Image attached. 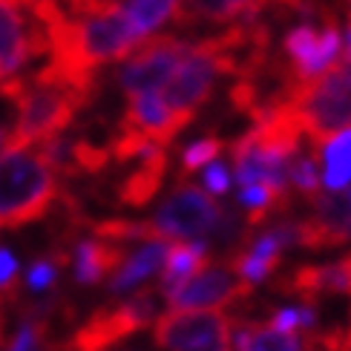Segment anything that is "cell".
<instances>
[{
	"label": "cell",
	"instance_id": "6da1fadb",
	"mask_svg": "<svg viewBox=\"0 0 351 351\" xmlns=\"http://www.w3.org/2000/svg\"><path fill=\"white\" fill-rule=\"evenodd\" d=\"M90 84L93 81L66 75L47 64L21 84L9 86L3 95L14 101L18 115L6 144H40L52 136H61L90 95Z\"/></svg>",
	"mask_w": 351,
	"mask_h": 351
},
{
	"label": "cell",
	"instance_id": "7a4b0ae2",
	"mask_svg": "<svg viewBox=\"0 0 351 351\" xmlns=\"http://www.w3.org/2000/svg\"><path fill=\"white\" fill-rule=\"evenodd\" d=\"M61 14V6L38 0H0V93L32 75L35 61L49 64Z\"/></svg>",
	"mask_w": 351,
	"mask_h": 351
},
{
	"label": "cell",
	"instance_id": "3957f363",
	"mask_svg": "<svg viewBox=\"0 0 351 351\" xmlns=\"http://www.w3.org/2000/svg\"><path fill=\"white\" fill-rule=\"evenodd\" d=\"M58 179L38 144H3L0 150V225L35 222L52 208Z\"/></svg>",
	"mask_w": 351,
	"mask_h": 351
},
{
	"label": "cell",
	"instance_id": "277c9868",
	"mask_svg": "<svg viewBox=\"0 0 351 351\" xmlns=\"http://www.w3.org/2000/svg\"><path fill=\"white\" fill-rule=\"evenodd\" d=\"M280 104L291 112L311 144L351 127V55L334 61L323 75L305 81Z\"/></svg>",
	"mask_w": 351,
	"mask_h": 351
},
{
	"label": "cell",
	"instance_id": "5b68a950",
	"mask_svg": "<svg viewBox=\"0 0 351 351\" xmlns=\"http://www.w3.org/2000/svg\"><path fill=\"white\" fill-rule=\"evenodd\" d=\"M228 213L219 208L216 199L204 187L196 184H182L179 190L162 202V208L156 210L150 230L156 239H173V242H204L219 239Z\"/></svg>",
	"mask_w": 351,
	"mask_h": 351
},
{
	"label": "cell",
	"instance_id": "8992f818",
	"mask_svg": "<svg viewBox=\"0 0 351 351\" xmlns=\"http://www.w3.org/2000/svg\"><path fill=\"white\" fill-rule=\"evenodd\" d=\"M228 72L225 58L219 52L216 38H204L190 43L184 58L176 66V72L170 75V81L162 86V101L170 107V112H176L182 121L190 124V119L196 115V110L210 98L216 78Z\"/></svg>",
	"mask_w": 351,
	"mask_h": 351
},
{
	"label": "cell",
	"instance_id": "52a82bcc",
	"mask_svg": "<svg viewBox=\"0 0 351 351\" xmlns=\"http://www.w3.org/2000/svg\"><path fill=\"white\" fill-rule=\"evenodd\" d=\"M233 319L225 311H167L153 337L165 351H228Z\"/></svg>",
	"mask_w": 351,
	"mask_h": 351
},
{
	"label": "cell",
	"instance_id": "ba28073f",
	"mask_svg": "<svg viewBox=\"0 0 351 351\" xmlns=\"http://www.w3.org/2000/svg\"><path fill=\"white\" fill-rule=\"evenodd\" d=\"M156 319V294L144 291L136 294L112 308L95 311L86 323L78 328L75 340H72V351H107L115 343H121L130 334L141 331L144 326H150Z\"/></svg>",
	"mask_w": 351,
	"mask_h": 351
},
{
	"label": "cell",
	"instance_id": "9c48e42d",
	"mask_svg": "<svg viewBox=\"0 0 351 351\" xmlns=\"http://www.w3.org/2000/svg\"><path fill=\"white\" fill-rule=\"evenodd\" d=\"M187 47L190 43L182 38L153 35L136 52H130L119 69V84L127 93V98L141 93H162V86L170 81Z\"/></svg>",
	"mask_w": 351,
	"mask_h": 351
},
{
	"label": "cell",
	"instance_id": "30bf717a",
	"mask_svg": "<svg viewBox=\"0 0 351 351\" xmlns=\"http://www.w3.org/2000/svg\"><path fill=\"white\" fill-rule=\"evenodd\" d=\"M251 294L230 262H208L199 274H193L182 285L167 291V311H219L225 305L239 302L242 297Z\"/></svg>",
	"mask_w": 351,
	"mask_h": 351
},
{
	"label": "cell",
	"instance_id": "8fae6325",
	"mask_svg": "<svg viewBox=\"0 0 351 351\" xmlns=\"http://www.w3.org/2000/svg\"><path fill=\"white\" fill-rule=\"evenodd\" d=\"M343 49V35L340 29L331 21H326L323 26H311V23H300L285 35V52L291 58V81L297 86L311 81L340 58Z\"/></svg>",
	"mask_w": 351,
	"mask_h": 351
},
{
	"label": "cell",
	"instance_id": "7c38bea8",
	"mask_svg": "<svg viewBox=\"0 0 351 351\" xmlns=\"http://www.w3.org/2000/svg\"><path fill=\"white\" fill-rule=\"evenodd\" d=\"M297 245L323 251L351 242V184L337 193H317L311 199V216L297 219Z\"/></svg>",
	"mask_w": 351,
	"mask_h": 351
},
{
	"label": "cell",
	"instance_id": "4fadbf2b",
	"mask_svg": "<svg viewBox=\"0 0 351 351\" xmlns=\"http://www.w3.org/2000/svg\"><path fill=\"white\" fill-rule=\"evenodd\" d=\"M276 291H285L291 297H300L305 302L317 305L323 297L348 294L351 297V254L328 265H300L282 280H276Z\"/></svg>",
	"mask_w": 351,
	"mask_h": 351
},
{
	"label": "cell",
	"instance_id": "5bb4252c",
	"mask_svg": "<svg viewBox=\"0 0 351 351\" xmlns=\"http://www.w3.org/2000/svg\"><path fill=\"white\" fill-rule=\"evenodd\" d=\"M187 121H182L176 112H170V107L162 101L158 93H141V95H130V104L124 112V127L127 133H136L141 138H147L153 144H167L173 141V136L184 130Z\"/></svg>",
	"mask_w": 351,
	"mask_h": 351
},
{
	"label": "cell",
	"instance_id": "9a60e30c",
	"mask_svg": "<svg viewBox=\"0 0 351 351\" xmlns=\"http://www.w3.org/2000/svg\"><path fill=\"white\" fill-rule=\"evenodd\" d=\"M165 239H147L141 242L133 254H124V259L119 262L112 280H110V291L112 294H127V291L138 288L144 280H150L153 274L162 271L165 265V254H167Z\"/></svg>",
	"mask_w": 351,
	"mask_h": 351
},
{
	"label": "cell",
	"instance_id": "2e32d148",
	"mask_svg": "<svg viewBox=\"0 0 351 351\" xmlns=\"http://www.w3.org/2000/svg\"><path fill=\"white\" fill-rule=\"evenodd\" d=\"M124 242H112V239H81L75 247V256H72V265H75V280L81 285H95L101 282L110 271L119 268V262L124 259Z\"/></svg>",
	"mask_w": 351,
	"mask_h": 351
},
{
	"label": "cell",
	"instance_id": "e0dca14e",
	"mask_svg": "<svg viewBox=\"0 0 351 351\" xmlns=\"http://www.w3.org/2000/svg\"><path fill=\"white\" fill-rule=\"evenodd\" d=\"M317 162H319V182L328 193L351 184V127L334 133L331 138L314 144Z\"/></svg>",
	"mask_w": 351,
	"mask_h": 351
},
{
	"label": "cell",
	"instance_id": "ac0fdd59",
	"mask_svg": "<svg viewBox=\"0 0 351 351\" xmlns=\"http://www.w3.org/2000/svg\"><path fill=\"white\" fill-rule=\"evenodd\" d=\"M230 346L237 351H305V337L276 331L265 323H233Z\"/></svg>",
	"mask_w": 351,
	"mask_h": 351
},
{
	"label": "cell",
	"instance_id": "d6986e66",
	"mask_svg": "<svg viewBox=\"0 0 351 351\" xmlns=\"http://www.w3.org/2000/svg\"><path fill=\"white\" fill-rule=\"evenodd\" d=\"M138 162H141V167L130 176L121 187V199L127 204H136V208L138 204H147L158 193V187H162L165 170H167V150L156 144V147H150Z\"/></svg>",
	"mask_w": 351,
	"mask_h": 351
},
{
	"label": "cell",
	"instance_id": "ffe728a7",
	"mask_svg": "<svg viewBox=\"0 0 351 351\" xmlns=\"http://www.w3.org/2000/svg\"><path fill=\"white\" fill-rule=\"evenodd\" d=\"M208 245L204 242H170L162 265V294L182 285L193 274L208 265Z\"/></svg>",
	"mask_w": 351,
	"mask_h": 351
},
{
	"label": "cell",
	"instance_id": "44dd1931",
	"mask_svg": "<svg viewBox=\"0 0 351 351\" xmlns=\"http://www.w3.org/2000/svg\"><path fill=\"white\" fill-rule=\"evenodd\" d=\"M288 190H297L305 199H314L319 193V162H317V150L305 153L302 147L291 156L288 162Z\"/></svg>",
	"mask_w": 351,
	"mask_h": 351
},
{
	"label": "cell",
	"instance_id": "7402d4cb",
	"mask_svg": "<svg viewBox=\"0 0 351 351\" xmlns=\"http://www.w3.org/2000/svg\"><path fill=\"white\" fill-rule=\"evenodd\" d=\"M219 153H222V141H219V138L193 141V144H190V147L184 150V156H182V176L196 173V170H202V167L213 165L216 158H219Z\"/></svg>",
	"mask_w": 351,
	"mask_h": 351
},
{
	"label": "cell",
	"instance_id": "603a6c76",
	"mask_svg": "<svg viewBox=\"0 0 351 351\" xmlns=\"http://www.w3.org/2000/svg\"><path fill=\"white\" fill-rule=\"evenodd\" d=\"M58 276V265L52 259H35L26 271V285L29 291H47Z\"/></svg>",
	"mask_w": 351,
	"mask_h": 351
},
{
	"label": "cell",
	"instance_id": "cb8c5ba5",
	"mask_svg": "<svg viewBox=\"0 0 351 351\" xmlns=\"http://www.w3.org/2000/svg\"><path fill=\"white\" fill-rule=\"evenodd\" d=\"M204 190L213 193V196L228 193L230 190V170L225 165H219V162L208 165V170H204Z\"/></svg>",
	"mask_w": 351,
	"mask_h": 351
},
{
	"label": "cell",
	"instance_id": "d4e9b609",
	"mask_svg": "<svg viewBox=\"0 0 351 351\" xmlns=\"http://www.w3.org/2000/svg\"><path fill=\"white\" fill-rule=\"evenodd\" d=\"M14 280H18V259H14L12 251L0 247V291L12 288Z\"/></svg>",
	"mask_w": 351,
	"mask_h": 351
},
{
	"label": "cell",
	"instance_id": "484cf974",
	"mask_svg": "<svg viewBox=\"0 0 351 351\" xmlns=\"http://www.w3.org/2000/svg\"><path fill=\"white\" fill-rule=\"evenodd\" d=\"M343 351H351V328L343 334Z\"/></svg>",
	"mask_w": 351,
	"mask_h": 351
},
{
	"label": "cell",
	"instance_id": "4316f807",
	"mask_svg": "<svg viewBox=\"0 0 351 351\" xmlns=\"http://www.w3.org/2000/svg\"><path fill=\"white\" fill-rule=\"evenodd\" d=\"M38 3H52V6H61L66 12V0H38Z\"/></svg>",
	"mask_w": 351,
	"mask_h": 351
},
{
	"label": "cell",
	"instance_id": "83f0119b",
	"mask_svg": "<svg viewBox=\"0 0 351 351\" xmlns=\"http://www.w3.org/2000/svg\"><path fill=\"white\" fill-rule=\"evenodd\" d=\"M346 55H351V21H348V35H346Z\"/></svg>",
	"mask_w": 351,
	"mask_h": 351
},
{
	"label": "cell",
	"instance_id": "f1b7e54d",
	"mask_svg": "<svg viewBox=\"0 0 351 351\" xmlns=\"http://www.w3.org/2000/svg\"><path fill=\"white\" fill-rule=\"evenodd\" d=\"M6 138H9V133H6V130H0V150H3V144H6Z\"/></svg>",
	"mask_w": 351,
	"mask_h": 351
},
{
	"label": "cell",
	"instance_id": "f546056e",
	"mask_svg": "<svg viewBox=\"0 0 351 351\" xmlns=\"http://www.w3.org/2000/svg\"><path fill=\"white\" fill-rule=\"evenodd\" d=\"M228 351H230V348H228Z\"/></svg>",
	"mask_w": 351,
	"mask_h": 351
}]
</instances>
